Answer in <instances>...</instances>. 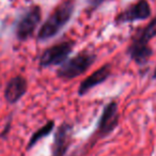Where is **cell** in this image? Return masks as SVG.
Masks as SVG:
<instances>
[{"instance_id": "obj_1", "label": "cell", "mask_w": 156, "mask_h": 156, "mask_svg": "<svg viewBox=\"0 0 156 156\" xmlns=\"http://www.w3.org/2000/svg\"><path fill=\"white\" fill-rule=\"evenodd\" d=\"M75 0H64L61 2L41 26L37 40L45 41L54 37L69 23L75 10Z\"/></svg>"}, {"instance_id": "obj_6", "label": "cell", "mask_w": 156, "mask_h": 156, "mask_svg": "<svg viewBox=\"0 0 156 156\" xmlns=\"http://www.w3.org/2000/svg\"><path fill=\"white\" fill-rule=\"evenodd\" d=\"M151 7L147 0H139L138 2L132 5L118 15L117 23L125 24V23H133L136 20H147L151 15Z\"/></svg>"}, {"instance_id": "obj_8", "label": "cell", "mask_w": 156, "mask_h": 156, "mask_svg": "<svg viewBox=\"0 0 156 156\" xmlns=\"http://www.w3.org/2000/svg\"><path fill=\"white\" fill-rule=\"evenodd\" d=\"M27 91V80L22 76H15L8 83L5 90V98L10 104L17 103Z\"/></svg>"}, {"instance_id": "obj_5", "label": "cell", "mask_w": 156, "mask_h": 156, "mask_svg": "<svg viewBox=\"0 0 156 156\" xmlns=\"http://www.w3.org/2000/svg\"><path fill=\"white\" fill-rule=\"evenodd\" d=\"M73 47L74 42L65 41L47 48L41 56L40 65L42 67H48L51 65L63 64L71 54Z\"/></svg>"}, {"instance_id": "obj_10", "label": "cell", "mask_w": 156, "mask_h": 156, "mask_svg": "<svg viewBox=\"0 0 156 156\" xmlns=\"http://www.w3.org/2000/svg\"><path fill=\"white\" fill-rule=\"evenodd\" d=\"M156 35V16L147 25L145 28H143L140 31L139 35L134 40L133 43L137 44V45H142V46H149L150 40H152Z\"/></svg>"}, {"instance_id": "obj_13", "label": "cell", "mask_w": 156, "mask_h": 156, "mask_svg": "<svg viewBox=\"0 0 156 156\" xmlns=\"http://www.w3.org/2000/svg\"><path fill=\"white\" fill-rule=\"evenodd\" d=\"M153 78L156 79V66H155V69H154V73H153Z\"/></svg>"}, {"instance_id": "obj_3", "label": "cell", "mask_w": 156, "mask_h": 156, "mask_svg": "<svg viewBox=\"0 0 156 156\" xmlns=\"http://www.w3.org/2000/svg\"><path fill=\"white\" fill-rule=\"evenodd\" d=\"M42 11L40 7L29 8L25 13L18 18L15 25V35L20 41H26L31 37L37 29V25L41 22Z\"/></svg>"}, {"instance_id": "obj_9", "label": "cell", "mask_w": 156, "mask_h": 156, "mask_svg": "<svg viewBox=\"0 0 156 156\" xmlns=\"http://www.w3.org/2000/svg\"><path fill=\"white\" fill-rule=\"evenodd\" d=\"M111 74V67L109 64L103 65L102 67L95 71L91 76L86 78L85 80L80 83L79 89H78V94L79 95H85L87 92H89L92 88L96 87L100 83H104L105 80L108 79V77Z\"/></svg>"}, {"instance_id": "obj_2", "label": "cell", "mask_w": 156, "mask_h": 156, "mask_svg": "<svg viewBox=\"0 0 156 156\" xmlns=\"http://www.w3.org/2000/svg\"><path fill=\"white\" fill-rule=\"evenodd\" d=\"M95 60V56L89 52H83L65 61L57 71V75L64 79H73L83 74Z\"/></svg>"}, {"instance_id": "obj_11", "label": "cell", "mask_w": 156, "mask_h": 156, "mask_svg": "<svg viewBox=\"0 0 156 156\" xmlns=\"http://www.w3.org/2000/svg\"><path fill=\"white\" fill-rule=\"evenodd\" d=\"M54 127H55V122L54 121H48L47 123L45 124V125L42 126V127L39 128L37 132L33 133V135L31 136V138L29 139L28 144H27L26 149L27 150H30L31 147H34V145L37 144V143L39 142V141L41 140L42 138H44V137H47L48 135H49L50 133L52 132Z\"/></svg>"}, {"instance_id": "obj_4", "label": "cell", "mask_w": 156, "mask_h": 156, "mask_svg": "<svg viewBox=\"0 0 156 156\" xmlns=\"http://www.w3.org/2000/svg\"><path fill=\"white\" fill-rule=\"evenodd\" d=\"M119 124V107L115 102H110L105 106L94 134L95 139H100L111 134Z\"/></svg>"}, {"instance_id": "obj_12", "label": "cell", "mask_w": 156, "mask_h": 156, "mask_svg": "<svg viewBox=\"0 0 156 156\" xmlns=\"http://www.w3.org/2000/svg\"><path fill=\"white\" fill-rule=\"evenodd\" d=\"M105 0H88V9L90 11H94L96 10Z\"/></svg>"}, {"instance_id": "obj_7", "label": "cell", "mask_w": 156, "mask_h": 156, "mask_svg": "<svg viewBox=\"0 0 156 156\" xmlns=\"http://www.w3.org/2000/svg\"><path fill=\"white\" fill-rule=\"evenodd\" d=\"M72 139V125L61 124L55 133L54 143L51 147V156H65L69 151Z\"/></svg>"}]
</instances>
